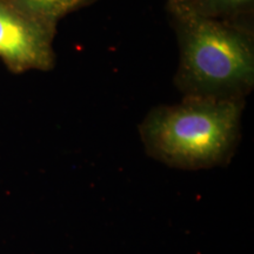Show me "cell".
I'll return each instance as SVG.
<instances>
[{
	"instance_id": "1",
	"label": "cell",
	"mask_w": 254,
	"mask_h": 254,
	"mask_svg": "<svg viewBox=\"0 0 254 254\" xmlns=\"http://www.w3.org/2000/svg\"><path fill=\"white\" fill-rule=\"evenodd\" d=\"M168 11L179 40L176 85L184 98L243 100L254 85V40L249 25L204 17L192 0Z\"/></svg>"
},
{
	"instance_id": "2",
	"label": "cell",
	"mask_w": 254,
	"mask_h": 254,
	"mask_svg": "<svg viewBox=\"0 0 254 254\" xmlns=\"http://www.w3.org/2000/svg\"><path fill=\"white\" fill-rule=\"evenodd\" d=\"M243 100L184 98L152 110L140 125L145 150L155 160L180 170L227 164L240 136Z\"/></svg>"
},
{
	"instance_id": "3",
	"label": "cell",
	"mask_w": 254,
	"mask_h": 254,
	"mask_svg": "<svg viewBox=\"0 0 254 254\" xmlns=\"http://www.w3.org/2000/svg\"><path fill=\"white\" fill-rule=\"evenodd\" d=\"M56 30L0 0V59L13 73L50 71L55 65Z\"/></svg>"
},
{
	"instance_id": "4",
	"label": "cell",
	"mask_w": 254,
	"mask_h": 254,
	"mask_svg": "<svg viewBox=\"0 0 254 254\" xmlns=\"http://www.w3.org/2000/svg\"><path fill=\"white\" fill-rule=\"evenodd\" d=\"M15 7L41 24L56 30L60 19L93 4L95 0H9Z\"/></svg>"
},
{
	"instance_id": "5",
	"label": "cell",
	"mask_w": 254,
	"mask_h": 254,
	"mask_svg": "<svg viewBox=\"0 0 254 254\" xmlns=\"http://www.w3.org/2000/svg\"><path fill=\"white\" fill-rule=\"evenodd\" d=\"M199 14L212 19L244 21L253 13L254 0H192Z\"/></svg>"
},
{
	"instance_id": "6",
	"label": "cell",
	"mask_w": 254,
	"mask_h": 254,
	"mask_svg": "<svg viewBox=\"0 0 254 254\" xmlns=\"http://www.w3.org/2000/svg\"><path fill=\"white\" fill-rule=\"evenodd\" d=\"M190 0H167V8L172 9L176 8L178 6L185 4V2H189Z\"/></svg>"
}]
</instances>
